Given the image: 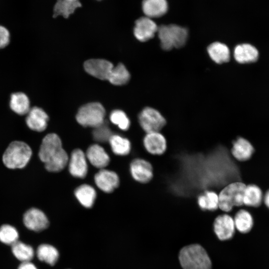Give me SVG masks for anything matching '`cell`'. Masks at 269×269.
I'll list each match as a JSON object with an SVG mask.
<instances>
[{
    "mask_svg": "<svg viewBox=\"0 0 269 269\" xmlns=\"http://www.w3.org/2000/svg\"><path fill=\"white\" fill-rule=\"evenodd\" d=\"M45 167L50 172H59L68 164L69 156L62 147L59 136L54 133L47 134L43 138L38 153Z\"/></svg>",
    "mask_w": 269,
    "mask_h": 269,
    "instance_id": "obj_1",
    "label": "cell"
},
{
    "mask_svg": "<svg viewBox=\"0 0 269 269\" xmlns=\"http://www.w3.org/2000/svg\"><path fill=\"white\" fill-rule=\"evenodd\" d=\"M158 26L156 35L163 50L180 48L187 42L189 33L186 27L173 23Z\"/></svg>",
    "mask_w": 269,
    "mask_h": 269,
    "instance_id": "obj_2",
    "label": "cell"
},
{
    "mask_svg": "<svg viewBox=\"0 0 269 269\" xmlns=\"http://www.w3.org/2000/svg\"><path fill=\"white\" fill-rule=\"evenodd\" d=\"M246 184L241 181L232 182L219 192V209L230 213L234 208L244 206L243 197Z\"/></svg>",
    "mask_w": 269,
    "mask_h": 269,
    "instance_id": "obj_3",
    "label": "cell"
},
{
    "mask_svg": "<svg viewBox=\"0 0 269 269\" xmlns=\"http://www.w3.org/2000/svg\"><path fill=\"white\" fill-rule=\"evenodd\" d=\"M183 269H211L210 259L200 245L192 244L183 248L179 255Z\"/></svg>",
    "mask_w": 269,
    "mask_h": 269,
    "instance_id": "obj_4",
    "label": "cell"
},
{
    "mask_svg": "<svg viewBox=\"0 0 269 269\" xmlns=\"http://www.w3.org/2000/svg\"><path fill=\"white\" fill-rule=\"evenodd\" d=\"M32 154L30 147L24 142L14 141L4 151L2 161L8 168H22L28 162Z\"/></svg>",
    "mask_w": 269,
    "mask_h": 269,
    "instance_id": "obj_5",
    "label": "cell"
},
{
    "mask_svg": "<svg viewBox=\"0 0 269 269\" xmlns=\"http://www.w3.org/2000/svg\"><path fill=\"white\" fill-rule=\"evenodd\" d=\"M105 110L99 103L93 102L85 104L78 110L76 120L81 126L95 128L104 122Z\"/></svg>",
    "mask_w": 269,
    "mask_h": 269,
    "instance_id": "obj_6",
    "label": "cell"
},
{
    "mask_svg": "<svg viewBox=\"0 0 269 269\" xmlns=\"http://www.w3.org/2000/svg\"><path fill=\"white\" fill-rule=\"evenodd\" d=\"M138 119L139 125L145 134L160 132L167 124L162 114L151 107L144 108L139 114Z\"/></svg>",
    "mask_w": 269,
    "mask_h": 269,
    "instance_id": "obj_7",
    "label": "cell"
},
{
    "mask_svg": "<svg viewBox=\"0 0 269 269\" xmlns=\"http://www.w3.org/2000/svg\"><path fill=\"white\" fill-rule=\"evenodd\" d=\"M130 170L133 178L141 184L149 183L153 177L152 164L148 160L141 157L135 158L132 161Z\"/></svg>",
    "mask_w": 269,
    "mask_h": 269,
    "instance_id": "obj_8",
    "label": "cell"
},
{
    "mask_svg": "<svg viewBox=\"0 0 269 269\" xmlns=\"http://www.w3.org/2000/svg\"><path fill=\"white\" fill-rule=\"evenodd\" d=\"M158 26L154 19L142 15L135 21L134 34L138 41L145 42L156 35Z\"/></svg>",
    "mask_w": 269,
    "mask_h": 269,
    "instance_id": "obj_9",
    "label": "cell"
},
{
    "mask_svg": "<svg viewBox=\"0 0 269 269\" xmlns=\"http://www.w3.org/2000/svg\"><path fill=\"white\" fill-rule=\"evenodd\" d=\"M213 227L217 237L222 241L232 238L236 229L233 217L226 213H223L216 217L213 223Z\"/></svg>",
    "mask_w": 269,
    "mask_h": 269,
    "instance_id": "obj_10",
    "label": "cell"
},
{
    "mask_svg": "<svg viewBox=\"0 0 269 269\" xmlns=\"http://www.w3.org/2000/svg\"><path fill=\"white\" fill-rule=\"evenodd\" d=\"M142 144L147 153L156 156L164 154L167 147L166 139L160 132L145 134L142 138Z\"/></svg>",
    "mask_w": 269,
    "mask_h": 269,
    "instance_id": "obj_11",
    "label": "cell"
},
{
    "mask_svg": "<svg viewBox=\"0 0 269 269\" xmlns=\"http://www.w3.org/2000/svg\"><path fill=\"white\" fill-rule=\"evenodd\" d=\"M68 164L69 171L73 176L79 178L86 176L88 169L87 159L81 149L77 148L72 151Z\"/></svg>",
    "mask_w": 269,
    "mask_h": 269,
    "instance_id": "obj_12",
    "label": "cell"
},
{
    "mask_svg": "<svg viewBox=\"0 0 269 269\" xmlns=\"http://www.w3.org/2000/svg\"><path fill=\"white\" fill-rule=\"evenodd\" d=\"M255 152V148L251 142L247 138L238 136L232 142L230 153L233 158L238 162L249 161Z\"/></svg>",
    "mask_w": 269,
    "mask_h": 269,
    "instance_id": "obj_13",
    "label": "cell"
},
{
    "mask_svg": "<svg viewBox=\"0 0 269 269\" xmlns=\"http://www.w3.org/2000/svg\"><path fill=\"white\" fill-rule=\"evenodd\" d=\"M84 67L85 71L92 76L102 80H108L114 65L104 59H92L86 61Z\"/></svg>",
    "mask_w": 269,
    "mask_h": 269,
    "instance_id": "obj_14",
    "label": "cell"
},
{
    "mask_svg": "<svg viewBox=\"0 0 269 269\" xmlns=\"http://www.w3.org/2000/svg\"><path fill=\"white\" fill-rule=\"evenodd\" d=\"M94 181L100 190L108 193L113 192L120 183L119 177L115 172L104 168L96 173Z\"/></svg>",
    "mask_w": 269,
    "mask_h": 269,
    "instance_id": "obj_15",
    "label": "cell"
},
{
    "mask_svg": "<svg viewBox=\"0 0 269 269\" xmlns=\"http://www.w3.org/2000/svg\"><path fill=\"white\" fill-rule=\"evenodd\" d=\"M23 223L28 229L36 232L46 229L49 225L45 214L40 210L34 208L29 209L24 213Z\"/></svg>",
    "mask_w": 269,
    "mask_h": 269,
    "instance_id": "obj_16",
    "label": "cell"
},
{
    "mask_svg": "<svg viewBox=\"0 0 269 269\" xmlns=\"http://www.w3.org/2000/svg\"><path fill=\"white\" fill-rule=\"evenodd\" d=\"M141 9L143 15L153 19L166 14L168 10L167 0H142Z\"/></svg>",
    "mask_w": 269,
    "mask_h": 269,
    "instance_id": "obj_17",
    "label": "cell"
},
{
    "mask_svg": "<svg viewBox=\"0 0 269 269\" xmlns=\"http://www.w3.org/2000/svg\"><path fill=\"white\" fill-rule=\"evenodd\" d=\"M27 115L26 123L29 129L39 132L46 129L48 116L43 109L34 107L30 108Z\"/></svg>",
    "mask_w": 269,
    "mask_h": 269,
    "instance_id": "obj_18",
    "label": "cell"
},
{
    "mask_svg": "<svg viewBox=\"0 0 269 269\" xmlns=\"http://www.w3.org/2000/svg\"><path fill=\"white\" fill-rule=\"evenodd\" d=\"M87 160L94 167L103 169L109 163L110 156L105 149L98 144H93L87 149L85 153Z\"/></svg>",
    "mask_w": 269,
    "mask_h": 269,
    "instance_id": "obj_19",
    "label": "cell"
},
{
    "mask_svg": "<svg viewBox=\"0 0 269 269\" xmlns=\"http://www.w3.org/2000/svg\"><path fill=\"white\" fill-rule=\"evenodd\" d=\"M259 51L253 45L244 43L237 45L234 50V57L241 64L255 62L259 58Z\"/></svg>",
    "mask_w": 269,
    "mask_h": 269,
    "instance_id": "obj_20",
    "label": "cell"
},
{
    "mask_svg": "<svg viewBox=\"0 0 269 269\" xmlns=\"http://www.w3.org/2000/svg\"><path fill=\"white\" fill-rule=\"evenodd\" d=\"M197 203L204 211L213 212L219 209L218 193L212 190H206L198 195Z\"/></svg>",
    "mask_w": 269,
    "mask_h": 269,
    "instance_id": "obj_21",
    "label": "cell"
},
{
    "mask_svg": "<svg viewBox=\"0 0 269 269\" xmlns=\"http://www.w3.org/2000/svg\"><path fill=\"white\" fill-rule=\"evenodd\" d=\"M210 57L215 62L222 64L227 62L230 59V51L224 43L219 41L211 43L207 48Z\"/></svg>",
    "mask_w": 269,
    "mask_h": 269,
    "instance_id": "obj_22",
    "label": "cell"
},
{
    "mask_svg": "<svg viewBox=\"0 0 269 269\" xmlns=\"http://www.w3.org/2000/svg\"><path fill=\"white\" fill-rule=\"evenodd\" d=\"M263 199V192L259 186L252 183L246 185L243 197L244 206L258 207L261 205Z\"/></svg>",
    "mask_w": 269,
    "mask_h": 269,
    "instance_id": "obj_23",
    "label": "cell"
},
{
    "mask_svg": "<svg viewBox=\"0 0 269 269\" xmlns=\"http://www.w3.org/2000/svg\"><path fill=\"white\" fill-rule=\"evenodd\" d=\"M74 194L79 203L84 207L91 208L96 198V191L89 184H82L75 190Z\"/></svg>",
    "mask_w": 269,
    "mask_h": 269,
    "instance_id": "obj_24",
    "label": "cell"
},
{
    "mask_svg": "<svg viewBox=\"0 0 269 269\" xmlns=\"http://www.w3.org/2000/svg\"><path fill=\"white\" fill-rule=\"evenodd\" d=\"M236 229L241 233L250 232L254 225V220L251 213L241 208L237 210L233 217Z\"/></svg>",
    "mask_w": 269,
    "mask_h": 269,
    "instance_id": "obj_25",
    "label": "cell"
},
{
    "mask_svg": "<svg viewBox=\"0 0 269 269\" xmlns=\"http://www.w3.org/2000/svg\"><path fill=\"white\" fill-rule=\"evenodd\" d=\"M9 106L14 113L20 115L27 114L31 108L28 97L22 92H16L11 94Z\"/></svg>",
    "mask_w": 269,
    "mask_h": 269,
    "instance_id": "obj_26",
    "label": "cell"
},
{
    "mask_svg": "<svg viewBox=\"0 0 269 269\" xmlns=\"http://www.w3.org/2000/svg\"><path fill=\"white\" fill-rule=\"evenodd\" d=\"M81 6L79 0H57L53 8V16L61 15L67 18Z\"/></svg>",
    "mask_w": 269,
    "mask_h": 269,
    "instance_id": "obj_27",
    "label": "cell"
},
{
    "mask_svg": "<svg viewBox=\"0 0 269 269\" xmlns=\"http://www.w3.org/2000/svg\"><path fill=\"white\" fill-rule=\"evenodd\" d=\"M113 152L116 155H126L131 150V143L127 138L113 134L109 140Z\"/></svg>",
    "mask_w": 269,
    "mask_h": 269,
    "instance_id": "obj_28",
    "label": "cell"
},
{
    "mask_svg": "<svg viewBox=\"0 0 269 269\" xmlns=\"http://www.w3.org/2000/svg\"><path fill=\"white\" fill-rule=\"evenodd\" d=\"M36 254L39 260L51 266L55 265L59 258L57 249L48 244L40 245L37 248Z\"/></svg>",
    "mask_w": 269,
    "mask_h": 269,
    "instance_id": "obj_29",
    "label": "cell"
},
{
    "mask_svg": "<svg viewBox=\"0 0 269 269\" xmlns=\"http://www.w3.org/2000/svg\"><path fill=\"white\" fill-rule=\"evenodd\" d=\"M11 251L15 258L22 262H29L34 257L33 248L19 241L11 245Z\"/></svg>",
    "mask_w": 269,
    "mask_h": 269,
    "instance_id": "obj_30",
    "label": "cell"
},
{
    "mask_svg": "<svg viewBox=\"0 0 269 269\" xmlns=\"http://www.w3.org/2000/svg\"><path fill=\"white\" fill-rule=\"evenodd\" d=\"M130 78V75L126 67L122 63L113 67L108 80L115 85H122L127 83Z\"/></svg>",
    "mask_w": 269,
    "mask_h": 269,
    "instance_id": "obj_31",
    "label": "cell"
},
{
    "mask_svg": "<svg viewBox=\"0 0 269 269\" xmlns=\"http://www.w3.org/2000/svg\"><path fill=\"white\" fill-rule=\"evenodd\" d=\"M19 235L16 229L10 225H3L0 227V241L12 245L18 241Z\"/></svg>",
    "mask_w": 269,
    "mask_h": 269,
    "instance_id": "obj_32",
    "label": "cell"
},
{
    "mask_svg": "<svg viewBox=\"0 0 269 269\" xmlns=\"http://www.w3.org/2000/svg\"><path fill=\"white\" fill-rule=\"evenodd\" d=\"M110 120L113 124L123 131L128 130L130 126L129 118L125 112L120 110L112 111L110 115Z\"/></svg>",
    "mask_w": 269,
    "mask_h": 269,
    "instance_id": "obj_33",
    "label": "cell"
},
{
    "mask_svg": "<svg viewBox=\"0 0 269 269\" xmlns=\"http://www.w3.org/2000/svg\"><path fill=\"white\" fill-rule=\"evenodd\" d=\"M113 134L112 131L105 122L102 125L94 128L93 132L94 140L100 142L109 141Z\"/></svg>",
    "mask_w": 269,
    "mask_h": 269,
    "instance_id": "obj_34",
    "label": "cell"
},
{
    "mask_svg": "<svg viewBox=\"0 0 269 269\" xmlns=\"http://www.w3.org/2000/svg\"><path fill=\"white\" fill-rule=\"evenodd\" d=\"M10 41V33L8 29L0 25V49L8 45Z\"/></svg>",
    "mask_w": 269,
    "mask_h": 269,
    "instance_id": "obj_35",
    "label": "cell"
},
{
    "mask_svg": "<svg viewBox=\"0 0 269 269\" xmlns=\"http://www.w3.org/2000/svg\"><path fill=\"white\" fill-rule=\"evenodd\" d=\"M18 269H37L35 266L29 262H22Z\"/></svg>",
    "mask_w": 269,
    "mask_h": 269,
    "instance_id": "obj_36",
    "label": "cell"
},
{
    "mask_svg": "<svg viewBox=\"0 0 269 269\" xmlns=\"http://www.w3.org/2000/svg\"><path fill=\"white\" fill-rule=\"evenodd\" d=\"M264 201L265 205L269 209V189L266 192L264 196Z\"/></svg>",
    "mask_w": 269,
    "mask_h": 269,
    "instance_id": "obj_37",
    "label": "cell"
}]
</instances>
